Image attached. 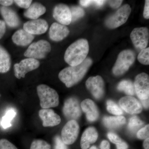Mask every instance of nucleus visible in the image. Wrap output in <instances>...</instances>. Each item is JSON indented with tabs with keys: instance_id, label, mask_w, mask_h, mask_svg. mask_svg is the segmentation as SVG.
<instances>
[{
	"instance_id": "37998d69",
	"label": "nucleus",
	"mask_w": 149,
	"mask_h": 149,
	"mask_svg": "<svg viewBox=\"0 0 149 149\" xmlns=\"http://www.w3.org/2000/svg\"><path fill=\"white\" fill-rule=\"evenodd\" d=\"M117 149H128V145L125 142L122 141L120 143L116 144Z\"/></svg>"
},
{
	"instance_id": "c03bdc74",
	"label": "nucleus",
	"mask_w": 149,
	"mask_h": 149,
	"mask_svg": "<svg viewBox=\"0 0 149 149\" xmlns=\"http://www.w3.org/2000/svg\"><path fill=\"white\" fill-rule=\"evenodd\" d=\"M141 102L143 104L144 107L146 109H148L149 108V99L147 100H141Z\"/></svg>"
},
{
	"instance_id": "7c9ffc66",
	"label": "nucleus",
	"mask_w": 149,
	"mask_h": 149,
	"mask_svg": "<svg viewBox=\"0 0 149 149\" xmlns=\"http://www.w3.org/2000/svg\"><path fill=\"white\" fill-rule=\"evenodd\" d=\"M138 59L140 63L145 65L149 64V48L141 50L138 56Z\"/></svg>"
},
{
	"instance_id": "9d476101",
	"label": "nucleus",
	"mask_w": 149,
	"mask_h": 149,
	"mask_svg": "<svg viewBox=\"0 0 149 149\" xmlns=\"http://www.w3.org/2000/svg\"><path fill=\"white\" fill-rule=\"evenodd\" d=\"M134 86L135 92L140 100L149 99V77L148 74L142 72L137 75L135 78Z\"/></svg>"
},
{
	"instance_id": "6e6552de",
	"label": "nucleus",
	"mask_w": 149,
	"mask_h": 149,
	"mask_svg": "<svg viewBox=\"0 0 149 149\" xmlns=\"http://www.w3.org/2000/svg\"><path fill=\"white\" fill-rule=\"evenodd\" d=\"M79 125L75 120H70L61 131V139L65 145L73 144L76 141L79 134Z\"/></svg>"
},
{
	"instance_id": "e433bc0d",
	"label": "nucleus",
	"mask_w": 149,
	"mask_h": 149,
	"mask_svg": "<svg viewBox=\"0 0 149 149\" xmlns=\"http://www.w3.org/2000/svg\"><path fill=\"white\" fill-rule=\"evenodd\" d=\"M107 136L111 142L116 145L120 143L122 141L120 137H118L117 135L114 133L110 132L108 133Z\"/></svg>"
},
{
	"instance_id": "bb28decb",
	"label": "nucleus",
	"mask_w": 149,
	"mask_h": 149,
	"mask_svg": "<svg viewBox=\"0 0 149 149\" xmlns=\"http://www.w3.org/2000/svg\"><path fill=\"white\" fill-rule=\"evenodd\" d=\"M144 124L139 117L134 116L130 118L128 124V129L132 133H136Z\"/></svg>"
},
{
	"instance_id": "79ce46f5",
	"label": "nucleus",
	"mask_w": 149,
	"mask_h": 149,
	"mask_svg": "<svg viewBox=\"0 0 149 149\" xmlns=\"http://www.w3.org/2000/svg\"><path fill=\"white\" fill-rule=\"evenodd\" d=\"M14 1L12 0H0V4L3 6L8 7L13 4Z\"/></svg>"
},
{
	"instance_id": "4be33fe9",
	"label": "nucleus",
	"mask_w": 149,
	"mask_h": 149,
	"mask_svg": "<svg viewBox=\"0 0 149 149\" xmlns=\"http://www.w3.org/2000/svg\"><path fill=\"white\" fill-rule=\"evenodd\" d=\"M46 8L45 6L39 3L35 2L31 4L24 12V15L27 18L37 19L45 13Z\"/></svg>"
},
{
	"instance_id": "f8f14e48",
	"label": "nucleus",
	"mask_w": 149,
	"mask_h": 149,
	"mask_svg": "<svg viewBox=\"0 0 149 149\" xmlns=\"http://www.w3.org/2000/svg\"><path fill=\"white\" fill-rule=\"evenodd\" d=\"M86 86L88 91L97 100H100L103 97L104 83L102 78L100 75L89 77L86 81Z\"/></svg>"
},
{
	"instance_id": "72a5a7b5",
	"label": "nucleus",
	"mask_w": 149,
	"mask_h": 149,
	"mask_svg": "<svg viewBox=\"0 0 149 149\" xmlns=\"http://www.w3.org/2000/svg\"><path fill=\"white\" fill-rule=\"evenodd\" d=\"M0 149H18L8 140L5 139L0 140Z\"/></svg>"
},
{
	"instance_id": "c85d7f7f",
	"label": "nucleus",
	"mask_w": 149,
	"mask_h": 149,
	"mask_svg": "<svg viewBox=\"0 0 149 149\" xmlns=\"http://www.w3.org/2000/svg\"><path fill=\"white\" fill-rule=\"evenodd\" d=\"M107 109L108 111L112 114L116 116H120L123 113L122 110L112 100L107 102Z\"/></svg>"
},
{
	"instance_id": "49530a36",
	"label": "nucleus",
	"mask_w": 149,
	"mask_h": 149,
	"mask_svg": "<svg viewBox=\"0 0 149 149\" xmlns=\"http://www.w3.org/2000/svg\"><path fill=\"white\" fill-rule=\"evenodd\" d=\"M89 149H98L97 148V147L95 146H93L91 147Z\"/></svg>"
},
{
	"instance_id": "2eb2a0df",
	"label": "nucleus",
	"mask_w": 149,
	"mask_h": 149,
	"mask_svg": "<svg viewBox=\"0 0 149 149\" xmlns=\"http://www.w3.org/2000/svg\"><path fill=\"white\" fill-rule=\"evenodd\" d=\"M119 104L123 109L130 114L141 113L143 110L141 103L131 96H125L121 98L119 100Z\"/></svg>"
},
{
	"instance_id": "c9c22d12",
	"label": "nucleus",
	"mask_w": 149,
	"mask_h": 149,
	"mask_svg": "<svg viewBox=\"0 0 149 149\" xmlns=\"http://www.w3.org/2000/svg\"><path fill=\"white\" fill-rule=\"evenodd\" d=\"M32 1L31 0H15L14 2L19 7L27 9L31 5Z\"/></svg>"
},
{
	"instance_id": "9b49d317",
	"label": "nucleus",
	"mask_w": 149,
	"mask_h": 149,
	"mask_svg": "<svg viewBox=\"0 0 149 149\" xmlns=\"http://www.w3.org/2000/svg\"><path fill=\"white\" fill-rule=\"evenodd\" d=\"M63 112L65 116L69 120L78 119L82 113L77 99L74 97L67 99L64 102Z\"/></svg>"
},
{
	"instance_id": "6ab92c4d",
	"label": "nucleus",
	"mask_w": 149,
	"mask_h": 149,
	"mask_svg": "<svg viewBox=\"0 0 149 149\" xmlns=\"http://www.w3.org/2000/svg\"><path fill=\"white\" fill-rule=\"evenodd\" d=\"M83 112L86 114L87 119L89 121L93 122L99 117V113L95 104L90 99H86L81 102L80 105Z\"/></svg>"
},
{
	"instance_id": "a211bd4d",
	"label": "nucleus",
	"mask_w": 149,
	"mask_h": 149,
	"mask_svg": "<svg viewBox=\"0 0 149 149\" xmlns=\"http://www.w3.org/2000/svg\"><path fill=\"white\" fill-rule=\"evenodd\" d=\"M0 13L9 27H17L20 24L18 15L12 9L2 6L0 7Z\"/></svg>"
},
{
	"instance_id": "a878e982",
	"label": "nucleus",
	"mask_w": 149,
	"mask_h": 149,
	"mask_svg": "<svg viewBox=\"0 0 149 149\" xmlns=\"http://www.w3.org/2000/svg\"><path fill=\"white\" fill-rule=\"evenodd\" d=\"M16 113V111L13 109H10L6 112L1 121V125L4 129H6L11 126L12 120L15 117Z\"/></svg>"
},
{
	"instance_id": "c756f323",
	"label": "nucleus",
	"mask_w": 149,
	"mask_h": 149,
	"mask_svg": "<svg viewBox=\"0 0 149 149\" xmlns=\"http://www.w3.org/2000/svg\"><path fill=\"white\" fill-rule=\"evenodd\" d=\"M30 149H51V146L46 141L37 139L32 142Z\"/></svg>"
},
{
	"instance_id": "39448f33",
	"label": "nucleus",
	"mask_w": 149,
	"mask_h": 149,
	"mask_svg": "<svg viewBox=\"0 0 149 149\" xmlns=\"http://www.w3.org/2000/svg\"><path fill=\"white\" fill-rule=\"evenodd\" d=\"M50 43L45 40H41L32 43L24 53V56L28 58L43 59L45 58L51 52Z\"/></svg>"
},
{
	"instance_id": "2f4dec72",
	"label": "nucleus",
	"mask_w": 149,
	"mask_h": 149,
	"mask_svg": "<svg viewBox=\"0 0 149 149\" xmlns=\"http://www.w3.org/2000/svg\"><path fill=\"white\" fill-rule=\"evenodd\" d=\"M106 1L103 0H81L79 1L80 5L85 7H88L93 5L98 8L101 7Z\"/></svg>"
},
{
	"instance_id": "393cba45",
	"label": "nucleus",
	"mask_w": 149,
	"mask_h": 149,
	"mask_svg": "<svg viewBox=\"0 0 149 149\" xmlns=\"http://www.w3.org/2000/svg\"><path fill=\"white\" fill-rule=\"evenodd\" d=\"M117 89L119 91H123L130 96H133L135 94L134 85L130 80H122L118 85Z\"/></svg>"
},
{
	"instance_id": "dca6fc26",
	"label": "nucleus",
	"mask_w": 149,
	"mask_h": 149,
	"mask_svg": "<svg viewBox=\"0 0 149 149\" xmlns=\"http://www.w3.org/2000/svg\"><path fill=\"white\" fill-rule=\"evenodd\" d=\"M39 115L42 120L44 127H53L59 125L61 122L59 116L52 109H42L39 111Z\"/></svg>"
},
{
	"instance_id": "20e7f679",
	"label": "nucleus",
	"mask_w": 149,
	"mask_h": 149,
	"mask_svg": "<svg viewBox=\"0 0 149 149\" xmlns=\"http://www.w3.org/2000/svg\"><path fill=\"white\" fill-rule=\"evenodd\" d=\"M136 54L131 50H125L120 52L112 69L116 76L122 75L127 72L135 62Z\"/></svg>"
},
{
	"instance_id": "f03ea898",
	"label": "nucleus",
	"mask_w": 149,
	"mask_h": 149,
	"mask_svg": "<svg viewBox=\"0 0 149 149\" xmlns=\"http://www.w3.org/2000/svg\"><path fill=\"white\" fill-rule=\"evenodd\" d=\"M89 51L88 41L85 39H79L67 49L65 53V61L70 66H77L86 58Z\"/></svg>"
},
{
	"instance_id": "f257e3e1",
	"label": "nucleus",
	"mask_w": 149,
	"mask_h": 149,
	"mask_svg": "<svg viewBox=\"0 0 149 149\" xmlns=\"http://www.w3.org/2000/svg\"><path fill=\"white\" fill-rule=\"evenodd\" d=\"M92 63L93 61L91 58H86L81 64L77 66H70L62 70L59 73V78L66 87L70 88L83 79Z\"/></svg>"
},
{
	"instance_id": "473e14b6",
	"label": "nucleus",
	"mask_w": 149,
	"mask_h": 149,
	"mask_svg": "<svg viewBox=\"0 0 149 149\" xmlns=\"http://www.w3.org/2000/svg\"><path fill=\"white\" fill-rule=\"evenodd\" d=\"M149 125H147L144 128H142L138 131L137 136L140 139H146L149 138Z\"/></svg>"
},
{
	"instance_id": "ddd939ff",
	"label": "nucleus",
	"mask_w": 149,
	"mask_h": 149,
	"mask_svg": "<svg viewBox=\"0 0 149 149\" xmlns=\"http://www.w3.org/2000/svg\"><path fill=\"white\" fill-rule=\"evenodd\" d=\"M49 25L47 21L42 19L30 20L23 25V29L32 35H39L47 32Z\"/></svg>"
},
{
	"instance_id": "4468645a",
	"label": "nucleus",
	"mask_w": 149,
	"mask_h": 149,
	"mask_svg": "<svg viewBox=\"0 0 149 149\" xmlns=\"http://www.w3.org/2000/svg\"><path fill=\"white\" fill-rule=\"evenodd\" d=\"M53 17L60 24L69 25L72 21L70 8L64 4L57 5L54 9Z\"/></svg>"
},
{
	"instance_id": "b1692460",
	"label": "nucleus",
	"mask_w": 149,
	"mask_h": 149,
	"mask_svg": "<svg viewBox=\"0 0 149 149\" xmlns=\"http://www.w3.org/2000/svg\"><path fill=\"white\" fill-rule=\"evenodd\" d=\"M104 125L110 129H114L120 128L126 123V119L124 116H106L103 118Z\"/></svg>"
},
{
	"instance_id": "5701e85b",
	"label": "nucleus",
	"mask_w": 149,
	"mask_h": 149,
	"mask_svg": "<svg viewBox=\"0 0 149 149\" xmlns=\"http://www.w3.org/2000/svg\"><path fill=\"white\" fill-rule=\"evenodd\" d=\"M11 65L10 55L4 48L0 45V73H5L8 72Z\"/></svg>"
},
{
	"instance_id": "a18cd8bd",
	"label": "nucleus",
	"mask_w": 149,
	"mask_h": 149,
	"mask_svg": "<svg viewBox=\"0 0 149 149\" xmlns=\"http://www.w3.org/2000/svg\"><path fill=\"white\" fill-rule=\"evenodd\" d=\"M143 147L145 149H149V138L145 139L143 143Z\"/></svg>"
},
{
	"instance_id": "0eeeda50",
	"label": "nucleus",
	"mask_w": 149,
	"mask_h": 149,
	"mask_svg": "<svg viewBox=\"0 0 149 149\" xmlns=\"http://www.w3.org/2000/svg\"><path fill=\"white\" fill-rule=\"evenodd\" d=\"M40 62L35 59L27 58L22 60L14 65L15 76L17 79L24 78L27 73L39 68Z\"/></svg>"
},
{
	"instance_id": "ea45409f",
	"label": "nucleus",
	"mask_w": 149,
	"mask_h": 149,
	"mask_svg": "<svg viewBox=\"0 0 149 149\" xmlns=\"http://www.w3.org/2000/svg\"><path fill=\"white\" fill-rule=\"evenodd\" d=\"M6 31V24L5 22L0 19V39L2 38Z\"/></svg>"
},
{
	"instance_id": "cd10ccee",
	"label": "nucleus",
	"mask_w": 149,
	"mask_h": 149,
	"mask_svg": "<svg viewBox=\"0 0 149 149\" xmlns=\"http://www.w3.org/2000/svg\"><path fill=\"white\" fill-rule=\"evenodd\" d=\"M72 16V21L74 22L85 15V12L83 9L78 6H72L70 8Z\"/></svg>"
},
{
	"instance_id": "aec40b11",
	"label": "nucleus",
	"mask_w": 149,
	"mask_h": 149,
	"mask_svg": "<svg viewBox=\"0 0 149 149\" xmlns=\"http://www.w3.org/2000/svg\"><path fill=\"white\" fill-rule=\"evenodd\" d=\"M98 135L97 130L94 127H89L84 131L80 141V147L82 149H88L91 144L95 143Z\"/></svg>"
},
{
	"instance_id": "f704fd0d",
	"label": "nucleus",
	"mask_w": 149,
	"mask_h": 149,
	"mask_svg": "<svg viewBox=\"0 0 149 149\" xmlns=\"http://www.w3.org/2000/svg\"><path fill=\"white\" fill-rule=\"evenodd\" d=\"M54 149H68L67 145L63 143L61 138L59 136L55 137Z\"/></svg>"
},
{
	"instance_id": "58836bf2",
	"label": "nucleus",
	"mask_w": 149,
	"mask_h": 149,
	"mask_svg": "<svg viewBox=\"0 0 149 149\" xmlns=\"http://www.w3.org/2000/svg\"><path fill=\"white\" fill-rule=\"evenodd\" d=\"M123 1H108V3L109 6L113 8H117L121 4Z\"/></svg>"
},
{
	"instance_id": "4c0bfd02",
	"label": "nucleus",
	"mask_w": 149,
	"mask_h": 149,
	"mask_svg": "<svg viewBox=\"0 0 149 149\" xmlns=\"http://www.w3.org/2000/svg\"><path fill=\"white\" fill-rule=\"evenodd\" d=\"M143 17L144 18L148 19L149 18V1L146 0L145 1V7L143 11Z\"/></svg>"
},
{
	"instance_id": "f3484780",
	"label": "nucleus",
	"mask_w": 149,
	"mask_h": 149,
	"mask_svg": "<svg viewBox=\"0 0 149 149\" xmlns=\"http://www.w3.org/2000/svg\"><path fill=\"white\" fill-rule=\"evenodd\" d=\"M70 31L65 25L54 22L52 24L49 31V36L51 40L59 42L69 35Z\"/></svg>"
},
{
	"instance_id": "1a4fd4ad",
	"label": "nucleus",
	"mask_w": 149,
	"mask_h": 149,
	"mask_svg": "<svg viewBox=\"0 0 149 149\" xmlns=\"http://www.w3.org/2000/svg\"><path fill=\"white\" fill-rule=\"evenodd\" d=\"M130 39L136 49L142 50L146 48L149 42V29L147 27L136 28L130 35Z\"/></svg>"
},
{
	"instance_id": "423d86ee",
	"label": "nucleus",
	"mask_w": 149,
	"mask_h": 149,
	"mask_svg": "<svg viewBox=\"0 0 149 149\" xmlns=\"http://www.w3.org/2000/svg\"><path fill=\"white\" fill-rule=\"evenodd\" d=\"M131 9L128 4L124 5L116 12L109 17L105 20L106 26L109 29H115L124 24L128 20Z\"/></svg>"
},
{
	"instance_id": "7ed1b4c3",
	"label": "nucleus",
	"mask_w": 149,
	"mask_h": 149,
	"mask_svg": "<svg viewBox=\"0 0 149 149\" xmlns=\"http://www.w3.org/2000/svg\"><path fill=\"white\" fill-rule=\"evenodd\" d=\"M37 90L40 106L43 109L55 107L58 105L59 96L55 90L45 84L38 85Z\"/></svg>"
},
{
	"instance_id": "412c9836",
	"label": "nucleus",
	"mask_w": 149,
	"mask_h": 149,
	"mask_svg": "<svg viewBox=\"0 0 149 149\" xmlns=\"http://www.w3.org/2000/svg\"><path fill=\"white\" fill-rule=\"evenodd\" d=\"M13 41L17 45L26 46L32 42L34 39V36L26 32L24 29H19L13 35Z\"/></svg>"
},
{
	"instance_id": "a19ab883",
	"label": "nucleus",
	"mask_w": 149,
	"mask_h": 149,
	"mask_svg": "<svg viewBox=\"0 0 149 149\" xmlns=\"http://www.w3.org/2000/svg\"><path fill=\"white\" fill-rule=\"evenodd\" d=\"M100 149H110V145L108 141L104 140L101 143L100 145Z\"/></svg>"
}]
</instances>
